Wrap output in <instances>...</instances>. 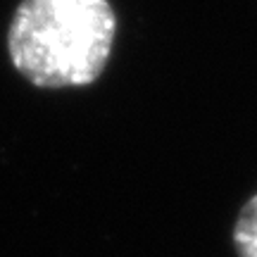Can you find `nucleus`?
Instances as JSON below:
<instances>
[{
	"label": "nucleus",
	"mask_w": 257,
	"mask_h": 257,
	"mask_svg": "<svg viewBox=\"0 0 257 257\" xmlns=\"http://www.w3.org/2000/svg\"><path fill=\"white\" fill-rule=\"evenodd\" d=\"M117 34L110 0H22L8 29L10 62L38 88L91 86Z\"/></svg>",
	"instance_id": "obj_1"
},
{
	"label": "nucleus",
	"mask_w": 257,
	"mask_h": 257,
	"mask_svg": "<svg viewBox=\"0 0 257 257\" xmlns=\"http://www.w3.org/2000/svg\"><path fill=\"white\" fill-rule=\"evenodd\" d=\"M233 248L238 257H257V191L240 207L233 224Z\"/></svg>",
	"instance_id": "obj_2"
}]
</instances>
